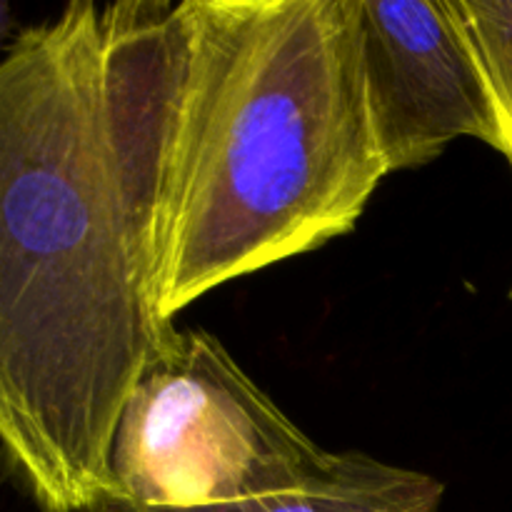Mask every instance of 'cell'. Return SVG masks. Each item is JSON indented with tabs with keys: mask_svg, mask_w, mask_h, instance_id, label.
<instances>
[{
	"mask_svg": "<svg viewBox=\"0 0 512 512\" xmlns=\"http://www.w3.org/2000/svg\"><path fill=\"white\" fill-rule=\"evenodd\" d=\"M175 3L78 0L0 58V460L40 512L113 498L110 450L173 338L153 295Z\"/></svg>",
	"mask_w": 512,
	"mask_h": 512,
	"instance_id": "obj_1",
	"label": "cell"
},
{
	"mask_svg": "<svg viewBox=\"0 0 512 512\" xmlns=\"http://www.w3.org/2000/svg\"><path fill=\"white\" fill-rule=\"evenodd\" d=\"M155 205L165 323L213 288L350 233L388 170L358 0H180Z\"/></svg>",
	"mask_w": 512,
	"mask_h": 512,
	"instance_id": "obj_2",
	"label": "cell"
},
{
	"mask_svg": "<svg viewBox=\"0 0 512 512\" xmlns=\"http://www.w3.org/2000/svg\"><path fill=\"white\" fill-rule=\"evenodd\" d=\"M333 465L205 330H175L135 383L110 450L113 498L205 508L298 490Z\"/></svg>",
	"mask_w": 512,
	"mask_h": 512,
	"instance_id": "obj_3",
	"label": "cell"
},
{
	"mask_svg": "<svg viewBox=\"0 0 512 512\" xmlns=\"http://www.w3.org/2000/svg\"><path fill=\"white\" fill-rule=\"evenodd\" d=\"M358 28L370 125L388 175L428 165L458 138L508 155L453 0H358Z\"/></svg>",
	"mask_w": 512,
	"mask_h": 512,
	"instance_id": "obj_4",
	"label": "cell"
},
{
	"mask_svg": "<svg viewBox=\"0 0 512 512\" xmlns=\"http://www.w3.org/2000/svg\"><path fill=\"white\" fill-rule=\"evenodd\" d=\"M440 500L443 483L430 475L395 468L363 453H338L320 478L298 490L205 508L105 503L95 512H438Z\"/></svg>",
	"mask_w": 512,
	"mask_h": 512,
	"instance_id": "obj_5",
	"label": "cell"
},
{
	"mask_svg": "<svg viewBox=\"0 0 512 512\" xmlns=\"http://www.w3.org/2000/svg\"><path fill=\"white\" fill-rule=\"evenodd\" d=\"M503 123L512 165V0H453Z\"/></svg>",
	"mask_w": 512,
	"mask_h": 512,
	"instance_id": "obj_6",
	"label": "cell"
},
{
	"mask_svg": "<svg viewBox=\"0 0 512 512\" xmlns=\"http://www.w3.org/2000/svg\"><path fill=\"white\" fill-rule=\"evenodd\" d=\"M15 30V13L5 0H0V50L5 48L8 38Z\"/></svg>",
	"mask_w": 512,
	"mask_h": 512,
	"instance_id": "obj_7",
	"label": "cell"
},
{
	"mask_svg": "<svg viewBox=\"0 0 512 512\" xmlns=\"http://www.w3.org/2000/svg\"><path fill=\"white\" fill-rule=\"evenodd\" d=\"M510 300H512V290H510Z\"/></svg>",
	"mask_w": 512,
	"mask_h": 512,
	"instance_id": "obj_8",
	"label": "cell"
}]
</instances>
